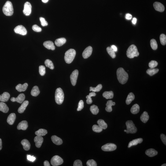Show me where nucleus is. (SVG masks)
<instances>
[{"instance_id":"35","label":"nucleus","mask_w":166,"mask_h":166,"mask_svg":"<svg viewBox=\"0 0 166 166\" xmlns=\"http://www.w3.org/2000/svg\"><path fill=\"white\" fill-rule=\"evenodd\" d=\"M47 133V131L46 130L42 129H40L35 132L36 135L41 136H44Z\"/></svg>"},{"instance_id":"8","label":"nucleus","mask_w":166,"mask_h":166,"mask_svg":"<svg viewBox=\"0 0 166 166\" xmlns=\"http://www.w3.org/2000/svg\"><path fill=\"white\" fill-rule=\"evenodd\" d=\"M117 146L115 144L108 143L103 145L101 147V149L105 151H112L116 150Z\"/></svg>"},{"instance_id":"47","label":"nucleus","mask_w":166,"mask_h":166,"mask_svg":"<svg viewBox=\"0 0 166 166\" xmlns=\"http://www.w3.org/2000/svg\"><path fill=\"white\" fill-rule=\"evenodd\" d=\"M86 165L88 166H96L97 164L95 161L93 159L90 160L86 162Z\"/></svg>"},{"instance_id":"34","label":"nucleus","mask_w":166,"mask_h":166,"mask_svg":"<svg viewBox=\"0 0 166 166\" xmlns=\"http://www.w3.org/2000/svg\"><path fill=\"white\" fill-rule=\"evenodd\" d=\"M159 71L158 69L150 68L148 69L146 71V73L150 76H153V75L157 73Z\"/></svg>"},{"instance_id":"58","label":"nucleus","mask_w":166,"mask_h":166,"mask_svg":"<svg viewBox=\"0 0 166 166\" xmlns=\"http://www.w3.org/2000/svg\"><path fill=\"white\" fill-rule=\"evenodd\" d=\"M2 140L0 138V150H1V149H2Z\"/></svg>"},{"instance_id":"50","label":"nucleus","mask_w":166,"mask_h":166,"mask_svg":"<svg viewBox=\"0 0 166 166\" xmlns=\"http://www.w3.org/2000/svg\"><path fill=\"white\" fill-rule=\"evenodd\" d=\"M39 20L41 23V24L42 26H45L48 25V23L44 18L41 17L39 18Z\"/></svg>"},{"instance_id":"41","label":"nucleus","mask_w":166,"mask_h":166,"mask_svg":"<svg viewBox=\"0 0 166 166\" xmlns=\"http://www.w3.org/2000/svg\"><path fill=\"white\" fill-rule=\"evenodd\" d=\"M102 87V85L99 84L95 87H90V91H92L93 92H98L100 91Z\"/></svg>"},{"instance_id":"37","label":"nucleus","mask_w":166,"mask_h":166,"mask_svg":"<svg viewBox=\"0 0 166 166\" xmlns=\"http://www.w3.org/2000/svg\"><path fill=\"white\" fill-rule=\"evenodd\" d=\"M96 95V93L94 92H93L90 93L89 95L86 96V98L87 99V100H86V102L87 103L89 104H91L92 102L91 97L95 96Z\"/></svg>"},{"instance_id":"56","label":"nucleus","mask_w":166,"mask_h":166,"mask_svg":"<svg viewBox=\"0 0 166 166\" xmlns=\"http://www.w3.org/2000/svg\"><path fill=\"white\" fill-rule=\"evenodd\" d=\"M44 166H50V164L47 160H45L44 162Z\"/></svg>"},{"instance_id":"40","label":"nucleus","mask_w":166,"mask_h":166,"mask_svg":"<svg viewBox=\"0 0 166 166\" xmlns=\"http://www.w3.org/2000/svg\"><path fill=\"white\" fill-rule=\"evenodd\" d=\"M45 64L46 67H48L50 69L53 70L54 69V67L53 63L50 60L47 59L45 60Z\"/></svg>"},{"instance_id":"55","label":"nucleus","mask_w":166,"mask_h":166,"mask_svg":"<svg viewBox=\"0 0 166 166\" xmlns=\"http://www.w3.org/2000/svg\"><path fill=\"white\" fill-rule=\"evenodd\" d=\"M111 47L112 49H113V50L115 52L117 51V48L116 46H115V45H112Z\"/></svg>"},{"instance_id":"59","label":"nucleus","mask_w":166,"mask_h":166,"mask_svg":"<svg viewBox=\"0 0 166 166\" xmlns=\"http://www.w3.org/2000/svg\"><path fill=\"white\" fill-rule=\"evenodd\" d=\"M42 1L44 3H47L48 1L49 0H42Z\"/></svg>"},{"instance_id":"13","label":"nucleus","mask_w":166,"mask_h":166,"mask_svg":"<svg viewBox=\"0 0 166 166\" xmlns=\"http://www.w3.org/2000/svg\"><path fill=\"white\" fill-rule=\"evenodd\" d=\"M92 51V48L91 46H89L86 48L82 54L83 58L85 59L88 58L91 55Z\"/></svg>"},{"instance_id":"32","label":"nucleus","mask_w":166,"mask_h":166,"mask_svg":"<svg viewBox=\"0 0 166 166\" xmlns=\"http://www.w3.org/2000/svg\"><path fill=\"white\" fill-rule=\"evenodd\" d=\"M40 92L39 88L37 86H35L33 87L31 92V94L33 96L36 97L39 95Z\"/></svg>"},{"instance_id":"1","label":"nucleus","mask_w":166,"mask_h":166,"mask_svg":"<svg viewBox=\"0 0 166 166\" xmlns=\"http://www.w3.org/2000/svg\"><path fill=\"white\" fill-rule=\"evenodd\" d=\"M117 79L119 83L122 84H125L128 79V75L124 69L119 68L117 71Z\"/></svg>"},{"instance_id":"11","label":"nucleus","mask_w":166,"mask_h":166,"mask_svg":"<svg viewBox=\"0 0 166 166\" xmlns=\"http://www.w3.org/2000/svg\"><path fill=\"white\" fill-rule=\"evenodd\" d=\"M31 5L29 2L25 3L24 5L23 13L26 16H29L31 14Z\"/></svg>"},{"instance_id":"29","label":"nucleus","mask_w":166,"mask_h":166,"mask_svg":"<svg viewBox=\"0 0 166 166\" xmlns=\"http://www.w3.org/2000/svg\"><path fill=\"white\" fill-rule=\"evenodd\" d=\"M141 121L144 123H146L149 119V116L147 112H144L142 114L140 117Z\"/></svg>"},{"instance_id":"43","label":"nucleus","mask_w":166,"mask_h":166,"mask_svg":"<svg viewBox=\"0 0 166 166\" xmlns=\"http://www.w3.org/2000/svg\"><path fill=\"white\" fill-rule=\"evenodd\" d=\"M160 43L163 45H165L166 44V36L164 34H161L160 35Z\"/></svg>"},{"instance_id":"24","label":"nucleus","mask_w":166,"mask_h":166,"mask_svg":"<svg viewBox=\"0 0 166 166\" xmlns=\"http://www.w3.org/2000/svg\"><path fill=\"white\" fill-rule=\"evenodd\" d=\"M52 141L53 143L57 145H61L63 143V141L61 138L58 137L57 136L53 135L51 137Z\"/></svg>"},{"instance_id":"53","label":"nucleus","mask_w":166,"mask_h":166,"mask_svg":"<svg viewBox=\"0 0 166 166\" xmlns=\"http://www.w3.org/2000/svg\"><path fill=\"white\" fill-rule=\"evenodd\" d=\"M27 160L32 162L34 161L36 159V158L33 156H31L28 155H27Z\"/></svg>"},{"instance_id":"4","label":"nucleus","mask_w":166,"mask_h":166,"mask_svg":"<svg viewBox=\"0 0 166 166\" xmlns=\"http://www.w3.org/2000/svg\"><path fill=\"white\" fill-rule=\"evenodd\" d=\"M3 11L7 16H12L13 14L14 9L11 2L9 1H7L3 8Z\"/></svg>"},{"instance_id":"15","label":"nucleus","mask_w":166,"mask_h":166,"mask_svg":"<svg viewBox=\"0 0 166 166\" xmlns=\"http://www.w3.org/2000/svg\"><path fill=\"white\" fill-rule=\"evenodd\" d=\"M153 7L157 11L162 12L164 10V7L162 4L158 2H155L153 5Z\"/></svg>"},{"instance_id":"18","label":"nucleus","mask_w":166,"mask_h":166,"mask_svg":"<svg viewBox=\"0 0 166 166\" xmlns=\"http://www.w3.org/2000/svg\"><path fill=\"white\" fill-rule=\"evenodd\" d=\"M10 97V94L7 92H5L0 95V101L1 102H7L9 100Z\"/></svg>"},{"instance_id":"3","label":"nucleus","mask_w":166,"mask_h":166,"mask_svg":"<svg viewBox=\"0 0 166 166\" xmlns=\"http://www.w3.org/2000/svg\"><path fill=\"white\" fill-rule=\"evenodd\" d=\"M76 52L74 49H71L66 52L64 60L67 64H71L73 61L75 56Z\"/></svg>"},{"instance_id":"48","label":"nucleus","mask_w":166,"mask_h":166,"mask_svg":"<svg viewBox=\"0 0 166 166\" xmlns=\"http://www.w3.org/2000/svg\"><path fill=\"white\" fill-rule=\"evenodd\" d=\"M32 28L34 31L37 32H40L42 31V29L37 25H33Z\"/></svg>"},{"instance_id":"39","label":"nucleus","mask_w":166,"mask_h":166,"mask_svg":"<svg viewBox=\"0 0 166 166\" xmlns=\"http://www.w3.org/2000/svg\"><path fill=\"white\" fill-rule=\"evenodd\" d=\"M106 50L108 54L112 57V58L114 59L116 58V56L115 52L111 47H107Z\"/></svg>"},{"instance_id":"30","label":"nucleus","mask_w":166,"mask_h":166,"mask_svg":"<svg viewBox=\"0 0 166 166\" xmlns=\"http://www.w3.org/2000/svg\"><path fill=\"white\" fill-rule=\"evenodd\" d=\"M135 99V96L133 93L131 92L129 94L127 99L126 100V103L127 105H129L131 103L132 101Z\"/></svg>"},{"instance_id":"22","label":"nucleus","mask_w":166,"mask_h":166,"mask_svg":"<svg viewBox=\"0 0 166 166\" xmlns=\"http://www.w3.org/2000/svg\"><path fill=\"white\" fill-rule=\"evenodd\" d=\"M21 144L22 145L23 148L25 150L28 151L29 150L31 145H30L29 141L28 140L26 139L23 140L21 141Z\"/></svg>"},{"instance_id":"38","label":"nucleus","mask_w":166,"mask_h":166,"mask_svg":"<svg viewBox=\"0 0 166 166\" xmlns=\"http://www.w3.org/2000/svg\"><path fill=\"white\" fill-rule=\"evenodd\" d=\"M90 109L92 114L94 115H97L99 112V109L98 107L94 105H92L90 106Z\"/></svg>"},{"instance_id":"6","label":"nucleus","mask_w":166,"mask_h":166,"mask_svg":"<svg viewBox=\"0 0 166 166\" xmlns=\"http://www.w3.org/2000/svg\"><path fill=\"white\" fill-rule=\"evenodd\" d=\"M127 134H134L137 132V129L133 122L131 120L128 121L126 123Z\"/></svg>"},{"instance_id":"51","label":"nucleus","mask_w":166,"mask_h":166,"mask_svg":"<svg viewBox=\"0 0 166 166\" xmlns=\"http://www.w3.org/2000/svg\"><path fill=\"white\" fill-rule=\"evenodd\" d=\"M73 165L74 166H82V163L80 160H75L74 162Z\"/></svg>"},{"instance_id":"20","label":"nucleus","mask_w":166,"mask_h":166,"mask_svg":"<svg viewBox=\"0 0 166 166\" xmlns=\"http://www.w3.org/2000/svg\"><path fill=\"white\" fill-rule=\"evenodd\" d=\"M16 118V114L14 113L11 114L8 118L7 122L9 125H12L14 123Z\"/></svg>"},{"instance_id":"27","label":"nucleus","mask_w":166,"mask_h":166,"mask_svg":"<svg viewBox=\"0 0 166 166\" xmlns=\"http://www.w3.org/2000/svg\"><path fill=\"white\" fill-rule=\"evenodd\" d=\"M9 110V108L6 104L3 102H0V111L4 113H7Z\"/></svg>"},{"instance_id":"31","label":"nucleus","mask_w":166,"mask_h":166,"mask_svg":"<svg viewBox=\"0 0 166 166\" xmlns=\"http://www.w3.org/2000/svg\"><path fill=\"white\" fill-rule=\"evenodd\" d=\"M140 111V107L138 104H134L132 107L131 109V113L133 114H136L139 113Z\"/></svg>"},{"instance_id":"49","label":"nucleus","mask_w":166,"mask_h":166,"mask_svg":"<svg viewBox=\"0 0 166 166\" xmlns=\"http://www.w3.org/2000/svg\"><path fill=\"white\" fill-rule=\"evenodd\" d=\"M84 108V102L82 100H81L79 102V105H78V107L77 109L78 111H79L82 110Z\"/></svg>"},{"instance_id":"2","label":"nucleus","mask_w":166,"mask_h":166,"mask_svg":"<svg viewBox=\"0 0 166 166\" xmlns=\"http://www.w3.org/2000/svg\"><path fill=\"white\" fill-rule=\"evenodd\" d=\"M139 53L138 52L136 46L134 45H132L128 49L127 55L129 58H133L134 57H138Z\"/></svg>"},{"instance_id":"25","label":"nucleus","mask_w":166,"mask_h":166,"mask_svg":"<svg viewBox=\"0 0 166 166\" xmlns=\"http://www.w3.org/2000/svg\"><path fill=\"white\" fill-rule=\"evenodd\" d=\"M143 140L142 138H139L138 139L133 140L129 142L128 145V147L130 148L132 146L137 145L138 144H140L143 142Z\"/></svg>"},{"instance_id":"26","label":"nucleus","mask_w":166,"mask_h":166,"mask_svg":"<svg viewBox=\"0 0 166 166\" xmlns=\"http://www.w3.org/2000/svg\"><path fill=\"white\" fill-rule=\"evenodd\" d=\"M145 154L149 157H153L157 154L158 152L153 149H147L145 152Z\"/></svg>"},{"instance_id":"61","label":"nucleus","mask_w":166,"mask_h":166,"mask_svg":"<svg viewBox=\"0 0 166 166\" xmlns=\"http://www.w3.org/2000/svg\"><path fill=\"white\" fill-rule=\"evenodd\" d=\"M124 131L125 132H127V130H124Z\"/></svg>"},{"instance_id":"36","label":"nucleus","mask_w":166,"mask_h":166,"mask_svg":"<svg viewBox=\"0 0 166 166\" xmlns=\"http://www.w3.org/2000/svg\"><path fill=\"white\" fill-rule=\"evenodd\" d=\"M97 123L99 126L103 129H106L107 127V125L105 121L102 119H99L97 121Z\"/></svg>"},{"instance_id":"12","label":"nucleus","mask_w":166,"mask_h":166,"mask_svg":"<svg viewBox=\"0 0 166 166\" xmlns=\"http://www.w3.org/2000/svg\"><path fill=\"white\" fill-rule=\"evenodd\" d=\"M25 96L24 94H21L18 96L17 98L12 97L11 100L12 102H17L20 103H22L24 101L25 99Z\"/></svg>"},{"instance_id":"17","label":"nucleus","mask_w":166,"mask_h":166,"mask_svg":"<svg viewBox=\"0 0 166 166\" xmlns=\"http://www.w3.org/2000/svg\"><path fill=\"white\" fill-rule=\"evenodd\" d=\"M43 44L45 47L49 50H54L55 49V47L54 46V44L51 41H46L44 42Z\"/></svg>"},{"instance_id":"21","label":"nucleus","mask_w":166,"mask_h":166,"mask_svg":"<svg viewBox=\"0 0 166 166\" xmlns=\"http://www.w3.org/2000/svg\"><path fill=\"white\" fill-rule=\"evenodd\" d=\"M28 104L29 101H28L26 100L24 101L22 104L21 106L19 108L18 112L19 113L21 114L24 113Z\"/></svg>"},{"instance_id":"23","label":"nucleus","mask_w":166,"mask_h":166,"mask_svg":"<svg viewBox=\"0 0 166 166\" xmlns=\"http://www.w3.org/2000/svg\"><path fill=\"white\" fill-rule=\"evenodd\" d=\"M116 104V103L113 102L112 100H109L107 101L106 104V107L105 108V110L107 112H111L112 110V106L115 105Z\"/></svg>"},{"instance_id":"33","label":"nucleus","mask_w":166,"mask_h":166,"mask_svg":"<svg viewBox=\"0 0 166 166\" xmlns=\"http://www.w3.org/2000/svg\"><path fill=\"white\" fill-rule=\"evenodd\" d=\"M102 95L106 99H112L114 97V93L112 91H105L103 93Z\"/></svg>"},{"instance_id":"60","label":"nucleus","mask_w":166,"mask_h":166,"mask_svg":"<svg viewBox=\"0 0 166 166\" xmlns=\"http://www.w3.org/2000/svg\"><path fill=\"white\" fill-rule=\"evenodd\" d=\"M161 166H166V164H162V165Z\"/></svg>"},{"instance_id":"28","label":"nucleus","mask_w":166,"mask_h":166,"mask_svg":"<svg viewBox=\"0 0 166 166\" xmlns=\"http://www.w3.org/2000/svg\"><path fill=\"white\" fill-rule=\"evenodd\" d=\"M66 42V39L65 38H61L56 40L55 43L58 46H62Z\"/></svg>"},{"instance_id":"19","label":"nucleus","mask_w":166,"mask_h":166,"mask_svg":"<svg viewBox=\"0 0 166 166\" xmlns=\"http://www.w3.org/2000/svg\"><path fill=\"white\" fill-rule=\"evenodd\" d=\"M28 86V84L27 83H25L23 85L20 84L16 86V88L19 92L24 91L27 90Z\"/></svg>"},{"instance_id":"52","label":"nucleus","mask_w":166,"mask_h":166,"mask_svg":"<svg viewBox=\"0 0 166 166\" xmlns=\"http://www.w3.org/2000/svg\"><path fill=\"white\" fill-rule=\"evenodd\" d=\"M160 138L161 140L162 141L164 145H166V136L164 134H161L160 135Z\"/></svg>"},{"instance_id":"57","label":"nucleus","mask_w":166,"mask_h":166,"mask_svg":"<svg viewBox=\"0 0 166 166\" xmlns=\"http://www.w3.org/2000/svg\"><path fill=\"white\" fill-rule=\"evenodd\" d=\"M137 21V19L136 18H134L133 19V20L132 21V22L133 24L134 25H135L136 24Z\"/></svg>"},{"instance_id":"16","label":"nucleus","mask_w":166,"mask_h":166,"mask_svg":"<svg viewBox=\"0 0 166 166\" xmlns=\"http://www.w3.org/2000/svg\"><path fill=\"white\" fill-rule=\"evenodd\" d=\"M28 127V123L26 121H23L18 125L17 128L18 130H26Z\"/></svg>"},{"instance_id":"42","label":"nucleus","mask_w":166,"mask_h":166,"mask_svg":"<svg viewBox=\"0 0 166 166\" xmlns=\"http://www.w3.org/2000/svg\"><path fill=\"white\" fill-rule=\"evenodd\" d=\"M150 43L152 48L153 50H157V44L155 40L153 39L150 40Z\"/></svg>"},{"instance_id":"54","label":"nucleus","mask_w":166,"mask_h":166,"mask_svg":"<svg viewBox=\"0 0 166 166\" xmlns=\"http://www.w3.org/2000/svg\"><path fill=\"white\" fill-rule=\"evenodd\" d=\"M132 15L130 14H127L126 15V18L128 20H130L132 18Z\"/></svg>"},{"instance_id":"14","label":"nucleus","mask_w":166,"mask_h":166,"mask_svg":"<svg viewBox=\"0 0 166 166\" xmlns=\"http://www.w3.org/2000/svg\"><path fill=\"white\" fill-rule=\"evenodd\" d=\"M34 141L35 143L36 146L37 148H39L41 146L42 143L43 142V138L42 136L37 135L34 138Z\"/></svg>"},{"instance_id":"9","label":"nucleus","mask_w":166,"mask_h":166,"mask_svg":"<svg viewBox=\"0 0 166 166\" xmlns=\"http://www.w3.org/2000/svg\"><path fill=\"white\" fill-rule=\"evenodd\" d=\"M14 31L16 33L23 35H26L27 31L26 29L24 26L20 25L17 26L14 29Z\"/></svg>"},{"instance_id":"46","label":"nucleus","mask_w":166,"mask_h":166,"mask_svg":"<svg viewBox=\"0 0 166 166\" xmlns=\"http://www.w3.org/2000/svg\"><path fill=\"white\" fill-rule=\"evenodd\" d=\"M158 63L157 61L152 60L149 63V68H155L158 65Z\"/></svg>"},{"instance_id":"10","label":"nucleus","mask_w":166,"mask_h":166,"mask_svg":"<svg viewBox=\"0 0 166 166\" xmlns=\"http://www.w3.org/2000/svg\"><path fill=\"white\" fill-rule=\"evenodd\" d=\"M78 75H79V71L77 70H75L71 74L70 79L71 83L73 86H75L76 85Z\"/></svg>"},{"instance_id":"45","label":"nucleus","mask_w":166,"mask_h":166,"mask_svg":"<svg viewBox=\"0 0 166 166\" xmlns=\"http://www.w3.org/2000/svg\"><path fill=\"white\" fill-rule=\"evenodd\" d=\"M39 71L40 74L42 76H44L46 73V69L44 66L41 65L39 67Z\"/></svg>"},{"instance_id":"44","label":"nucleus","mask_w":166,"mask_h":166,"mask_svg":"<svg viewBox=\"0 0 166 166\" xmlns=\"http://www.w3.org/2000/svg\"><path fill=\"white\" fill-rule=\"evenodd\" d=\"M93 131L96 133H100L102 131L103 129L101 128L99 126L94 125L92 127Z\"/></svg>"},{"instance_id":"5","label":"nucleus","mask_w":166,"mask_h":166,"mask_svg":"<svg viewBox=\"0 0 166 166\" xmlns=\"http://www.w3.org/2000/svg\"><path fill=\"white\" fill-rule=\"evenodd\" d=\"M64 94L62 89L60 88H57L55 95L56 102L59 105L62 104L64 101Z\"/></svg>"},{"instance_id":"7","label":"nucleus","mask_w":166,"mask_h":166,"mask_svg":"<svg viewBox=\"0 0 166 166\" xmlns=\"http://www.w3.org/2000/svg\"><path fill=\"white\" fill-rule=\"evenodd\" d=\"M63 160L59 156L56 155L53 156L51 160V163L53 166L61 165L63 163Z\"/></svg>"}]
</instances>
